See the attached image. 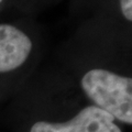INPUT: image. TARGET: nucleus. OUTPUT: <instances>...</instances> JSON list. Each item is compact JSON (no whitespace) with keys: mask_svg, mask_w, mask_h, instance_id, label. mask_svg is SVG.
Returning <instances> with one entry per match:
<instances>
[{"mask_svg":"<svg viewBox=\"0 0 132 132\" xmlns=\"http://www.w3.org/2000/svg\"><path fill=\"white\" fill-rule=\"evenodd\" d=\"M80 87L93 105L117 122L132 125V78L104 68H93L81 78Z\"/></svg>","mask_w":132,"mask_h":132,"instance_id":"nucleus-1","label":"nucleus"},{"mask_svg":"<svg viewBox=\"0 0 132 132\" xmlns=\"http://www.w3.org/2000/svg\"><path fill=\"white\" fill-rule=\"evenodd\" d=\"M29 132H122L117 121L106 111L90 105L66 121L39 120Z\"/></svg>","mask_w":132,"mask_h":132,"instance_id":"nucleus-2","label":"nucleus"},{"mask_svg":"<svg viewBox=\"0 0 132 132\" xmlns=\"http://www.w3.org/2000/svg\"><path fill=\"white\" fill-rule=\"evenodd\" d=\"M33 48L32 41L22 30L11 24H0V73L22 66Z\"/></svg>","mask_w":132,"mask_h":132,"instance_id":"nucleus-3","label":"nucleus"},{"mask_svg":"<svg viewBox=\"0 0 132 132\" xmlns=\"http://www.w3.org/2000/svg\"><path fill=\"white\" fill-rule=\"evenodd\" d=\"M120 8L126 20L131 22L132 21V0H120Z\"/></svg>","mask_w":132,"mask_h":132,"instance_id":"nucleus-4","label":"nucleus"},{"mask_svg":"<svg viewBox=\"0 0 132 132\" xmlns=\"http://www.w3.org/2000/svg\"><path fill=\"white\" fill-rule=\"evenodd\" d=\"M1 2H2V0H0V3H1Z\"/></svg>","mask_w":132,"mask_h":132,"instance_id":"nucleus-5","label":"nucleus"}]
</instances>
